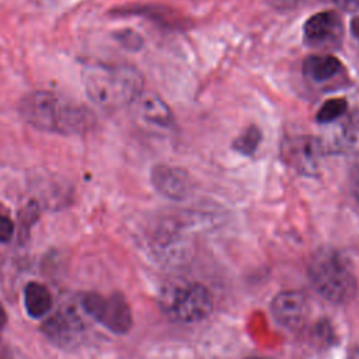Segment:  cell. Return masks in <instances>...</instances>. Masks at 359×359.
Segmentation results:
<instances>
[{
    "label": "cell",
    "mask_w": 359,
    "mask_h": 359,
    "mask_svg": "<svg viewBox=\"0 0 359 359\" xmlns=\"http://www.w3.org/2000/svg\"><path fill=\"white\" fill-rule=\"evenodd\" d=\"M81 81L90 101L105 109L132 105L143 93V77L129 65L90 63L81 72Z\"/></svg>",
    "instance_id": "cell-1"
},
{
    "label": "cell",
    "mask_w": 359,
    "mask_h": 359,
    "mask_svg": "<svg viewBox=\"0 0 359 359\" xmlns=\"http://www.w3.org/2000/svg\"><path fill=\"white\" fill-rule=\"evenodd\" d=\"M22 118L34 128L59 135H79L91 128L93 115L50 91L27 94L20 104Z\"/></svg>",
    "instance_id": "cell-2"
},
{
    "label": "cell",
    "mask_w": 359,
    "mask_h": 359,
    "mask_svg": "<svg viewBox=\"0 0 359 359\" xmlns=\"http://www.w3.org/2000/svg\"><path fill=\"white\" fill-rule=\"evenodd\" d=\"M307 273L316 292L331 303H348L356 294L355 275L332 250H320L311 258Z\"/></svg>",
    "instance_id": "cell-3"
},
{
    "label": "cell",
    "mask_w": 359,
    "mask_h": 359,
    "mask_svg": "<svg viewBox=\"0 0 359 359\" xmlns=\"http://www.w3.org/2000/svg\"><path fill=\"white\" fill-rule=\"evenodd\" d=\"M163 306L175 321L196 323L212 313L213 300L203 285L184 283L164 293Z\"/></svg>",
    "instance_id": "cell-4"
},
{
    "label": "cell",
    "mask_w": 359,
    "mask_h": 359,
    "mask_svg": "<svg viewBox=\"0 0 359 359\" xmlns=\"http://www.w3.org/2000/svg\"><path fill=\"white\" fill-rule=\"evenodd\" d=\"M83 310L114 334H126L132 327V311L126 299L119 293L104 296L95 292L81 294Z\"/></svg>",
    "instance_id": "cell-5"
},
{
    "label": "cell",
    "mask_w": 359,
    "mask_h": 359,
    "mask_svg": "<svg viewBox=\"0 0 359 359\" xmlns=\"http://www.w3.org/2000/svg\"><path fill=\"white\" fill-rule=\"evenodd\" d=\"M344 27L335 11H321L311 15L303 27L306 45L313 48H334L342 41Z\"/></svg>",
    "instance_id": "cell-6"
},
{
    "label": "cell",
    "mask_w": 359,
    "mask_h": 359,
    "mask_svg": "<svg viewBox=\"0 0 359 359\" xmlns=\"http://www.w3.org/2000/svg\"><path fill=\"white\" fill-rule=\"evenodd\" d=\"M45 337L60 348L77 346L84 335V327L77 314L65 309L50 316L42 327Z\"/></svg>",
    "instance_id": "cell-7"
},
{
    "label": "cell",
    "mask_w": 359,
    "mask_h": 359,
    "mask_svg": "<svg viewBox=\"0 0 359 359\" xmlns=\"http://www.w3.org/2000/svg\"><path fill=\"white\" fill-rule=\"evenodd\" d=\"M323 151V142L311 136L287 137L285 139L282 149L285 161L302 172H311L316 170Z\"/></svg>",
    "instance_id": "cell-8"
},
{
    "label": "cell",
    "mask_w": 359,
    "mask_h": 359,
    "mask_svg": "<svg viewBox=\"0 0 359 359\" xmlns=\"http://www.w3.org/2000/svg\"><path fill=\"white\" fill-rule=\"evenodd\" d=\"M271 310L273 318L285 328H300L309 316V302L300 292H280L272 300Z\"/></svg>",
    "instance_id": "cell-9"
},
{
    "label": "cell",
    "mask_w": 359,
    "mask_h": 359,
    "mask_svg": "<svg viewBox=\"0 0 359 359\" xmlns=\"http://www.w3.org/2000/svg\"><path fill=\"white\" fill-rule=\"evenodd\" d=\"M150 180L153 187L163 196L174 201L185 199L192 191L191 177L180 167L157 164L151 168Z\"/></svg>",
    "instance_id": "cell-10"
},
{
    "label": "cell",
    "mask_w": 359,
    "mask_h": 359,
    "mask_svg": "<svg viewBox=\"0 0 359 359\" xmlns=\"http://www.w3.org/2000/svg\"><path fill=\"white\" fill-rule=\"evenodd\" d=\"M135 112L140 121L156 128H171L174 116L168 105L153 93H142L139 98L132 104Z\"/></svg>",
    "instance_id": "cell-11"
},
{
    "label": "cell",
    "mask_w": 359,
    "mask_h": 359,
    "mask_svg": "<svg viewBox=\"0 0 359 359\" xmlns=\"http://www.w3.org/2000/svg\"><path fill=\"white\" fill-rule=\"evenodd\" d=\"M24 307L29 317L43 318L53 307V299L48 287L39 282H29L24 287Z\"/></svg>",
    "instance_id": "cell-12"
},
{
    "label": "cell",
    "mask_w": 359,
    "mask_h": 359,
    "mask_svg": "<svg viewBox=\"0 0 359 359\" xmlns=\"http://www.w3.org/2000/svg\"><path fill=\"white\" fill-rule=\"evenodd\" d=\"M341 70V62L331 55H311L303 62V73L313 81L330 80Z\"/></svg>",
    "instance_id": "cell-13"
},
{
    "label": "cell",
    "mask_w": 359,
    "mask_h": 359,
    "mask_svg": "<svg viewBox=\"0 0 359 359\" xmlns=\"http://www.w3.org/2000/svg\"><path fill=\"white\" fill-rule=\"evenodd\" d=\"M359 144V123L355 116H351L348 121L339 123L335 128L332 146L337 150L355 149Z\"/></svg>",
    "instance_id": "cell-14"
},
{
    "label": "cell",
    "mask_w": 359,
    "mask_h": 359,
    "mask_svg": "<svg viewBox=\"0 0 359 359\" xmlns=\"http://www.w3.org/2000/svg\"><path fill=\"white\" fill-rule=\"evenodd\" d=\"M261 139H262L261 130L257 126L251 125L238 137H236V140L233 142V147L244 156H252L257 147L259 146Z\"/></svg>",
    "instance_id": "cell-15"
},
{
    "label": "cell",
    "mask_w": 359,
    "mask_h": 359,
    "mask_svg": "<svg viewBox=\"0 0 359 359\" xmlns=\"http://www.w3.org/2000/svg\"><path fill=\"white\" fill-rule=\"evenodd\" d=\"M346 107L348 105L344 98L327 100L317 112V121L320 123H331L345 114Z\"/></svg>",
    "instance_id": "cell-16"
},
{
    "label": "cell",
    "mask_w": 359,
    "mask_h": 359,
    "mask_svg": "<svg viewBox=\"0 0 359 359\" xmlns=\"http://www.w3.org/2000/svg\"><path fill=\"white\" fill-rule=\"evenodd\" d=\"M13 231H14V224L11 219L3 212H0V243L10 241Z\"/></svg>",
    "instance_id": "cell-17"
},
{
    "label": "cell",
    "mask_w": 359,
    "mask_h": 359,
    "mask_svg": "<svg viewBox=\"0 0 359 359\" xmlns=\"http://www.w3.org/2000/svg\"><path fill=\"white\" fill-rule=\"evenodd\" d=\"M349 178H351V187H352L353 196L359 202V154L352 161L351 171H349Z\"/></svg>",
    "instance_id": "cell-18"
},
{
    "label": "cell",
    "mask_w": 359,
    "mask_h": 359,
    "mask_svg": "<svg viewBox=\"0 0 359 359\" xmlns=\"http://www.w3.org/2000/svg\"><path fill=\"white\" fill-rule=\"evenodd\" d=\"M118 41H121L125 46H129V48H137L140 43H142V38L137 36L136 34L130 32V31H125V32H121L116 35Z\"/></svg>",
    "instance_id": "cell-19"
},
{
    "label": "cell",
    "mask_w": 359,
    "mask_h": 359,
    "mask_svg": "<svg viewBox=\"0 0 359 359\" xmlns=\"http://www.w3.org/2000/svg\"><path fill=\"white\" fill-rule=\"evenodd\" d=\"M272 7L275 8H279V10H289V8H293L296 7L300 0H266Z\"/></svg>",
    "instance_id": "cell-20"
},
{
    "label": "cell",
    "mask_w": 359,
    "mask_h": 359,
    "mask_svg": "<svg viewBox=\"0 0 359 359\" xmlns=\"http://www.w3.org/2000/svg\"><path fill=\"white\" fill-rule=\"evenodd\" d=\"M334 3L344 11L353 13L359 10V0H334Z\"/></svg>",
    "instance_id": "cell-21"
},
{
    "label": "cell",
    "mask_w": 359,
    "mask_h": 359,
    "mask_svg": "<svg viewBox=\"0 0 359 359\" xmlns=\"http://www.w3.org/2000/svg\"><path fill=\"white\" fill-rule=\"evenodd\" d=\"M351 29H352L353 36L359 41V15L355 17V18L351 21Z\"/></svg>",
    "instance_id": "cell-22"
},
{
    "label": "cell",
    "mask_w": 359,
    "mask_h": 359,
    "mask_svg": "<svg viewBox=\"0 0 359 359\" xmlns=\"http://www.w3.org/2000/svg\"><path fill=\"white\" fill-rule=\"evenodd\" d=\"M6 323H7V313H6L4 307H3V304L0 303V330L6 325Z\"/></svg>",
    "instance_id": "cell-23"
},
{
    "label": "cell",
    "mask_w": 359,
    "mask_h": 359,
    "mask_svg": "<svg viewBox=\"0 0 359 359\" xmlns=\"http://www.w3.org/2000/svg\"><path fill=\"white\" fill-rule=\"evenodd\" d=\"M346 359H359V346H355V348L349 352V355H348Z\"/></svg>",
    "instance_id": "cell-24"
},
{
    "label": "cell",
    "mask_w": 359,
    "mask_h": 359,
    "mask_svg": "<svg viewBox=\"0 0 359 359\" xmlns=\"http://www.w3.org/2000/svg\"><path fill=\"white\" fill-rule=\"evenodd\" d=\"M248 359H258V358H248Z\"/></svg>",
    "instance_id": "cell-25"
}]
</instances>
